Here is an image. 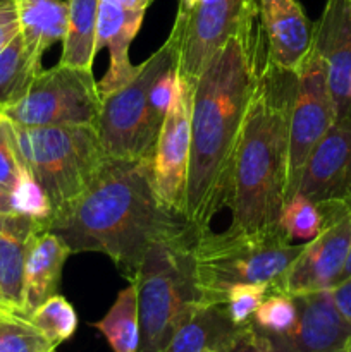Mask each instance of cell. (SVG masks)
Segmentation results:
<instances>
[{
    "label": "cell",
    "mask_w": 351,
    "mask_h": 352,
    "mask_svg": "<svg viewBox=\"0 0 351 352\" xmlns=\"http://www.w3.org/2000/svg\"><path fill=\"white\" fill-rule=\"evenodd\" d=\"M264 60L257 19L234 34L195 81L184 219L198 234L231 203L237 143Z\"/></svg>",
    "instance_id": "1"
},
{
    "label": "cell",
    "mask_w": 351,
    "mask_h": 352,
    "mask_svg": "<svg viewBox=\"0 0 351 352\" xmlns=\"http://www.w3.org/2000/svg\"><path fill=\"white\" fill-rule=\"evenodd\" d=\"M48 230L74 253H103L133 280L155 243L195 230L155 195L151 160H114Z\"/></svg>",
    "instance_id": "2"
},
{
    "label": "cell",
    "mask_w": 351,
    "mask_h": 352,
    "mask_svg": "<svg viewBox=\"0 0 351 352\" xmlns=\"http://www.w3.org/2000/svg\"><path fill=\"white\" fill-rule=\"evenodd\" d=\"M296 74L265 60L258 72L233 170L229 208L233 232H260L279 226L286 203L289 117Z\"/></svg>",
    "instance_id": "3"
},
{
    "label": "cell",
    "mask_w": 351,
    "mask_h": 352,
    "mask_svg": "<svg viewBox=\"0 0 351 352\" xmlns=\"http://www.w3.org/2000/svg\"><path fill=\"white\" fill-rule=\"evenodd\" d=\"M303 246L292 243L279 226L260 232H200L191 246L200 302L224 305L226 292L236 284H268L274 289Z\"/></svg>",
    "instance_id": "4"
},
{
    "label": "cell",
    "mask_w": 351,
    "mask_h": 352,
    "mask_svg": "<svg viewBox=\"0 0 351 352\" xmlns=\"http://www.w3.org/2000/svg\"><path fill=\"white\" fill-rule=\"evenodd\" d=\"M12 127L21 162L47 192L52 220L58 219L88 191L109 162L98 129L17 124Z\"/></svg>",
    "instance_id": "5"
},
{
    "label": "cell",
    "mask_w": 351,
    "mask_h": 352,
    "mask_svg": "<svg viewBox=\"0 0 351 352\" xmlns=\"http://www.w3.org/2000/svg\"><path fill=\"white\" fill-rule=\"evenodd\" d=\"M198 232L155 243L145 254L133 280L140 313L138 352H165L189 309L200 302L193 275L191 246Z\"/></svg>",
    "instance_id": "6"
},
{
    "label": "cell",
    "mask_w": 351,
    "mask_h": 352,
    "mask_svg": "<svg viewBox=\"0 0 351 352\" xmlns=\"http://www.w3.org/2000/svg\"><path fill=\"white\" fill-rule=\"evenodd\" d=\"M174 67L171 48L162 45L127 85L102 96L98 136L107 157L114 160H151L165 116L151 100V88Z\"/></svg>",
    "instance_id": "7"
},
{
    "label": "cell",
    "mask_w": 351,
    "mask_h": 352,
    "mask_svg": "<svg viewBox=\"0 0 351 352\" xmlns=\"http://www.w3.org/2000/svg\"><path fill=\"white\" fill-rule=\"evenodd\" d=\"M257 19V0H179L165 40L176 74L195 82L224 45Z\"/></svg>",
    "instance_id": "8"
},
{
    "label": "cell",
    "mask_w": 351,
    "mask_h": 352,
    "mask_svg": "<svg viewBox=\"0 0 351 352\" xmlns=\"http://www.w3.org/2000/svg\"><path fill=\"white\" fill-rule=\"evenodd\" d=\"M102 95L93 69H43L28 95L3 117L17 126H98Z\"/></svg>",
    "instance_id": "9"
},
{
    "label": "cell",
    "mask_w": 351,
    "mask_h": 352,
    "mask_svg": "<svg viewBox=\"0 0 351 352\" xmlns=\"http://www.w3.org/2000/svg\"><path fill=\"white\" fill-rule=\"evenodd\" d=\"M337 119L327 81L326 62L315 47L296 72V91L289 117V157L286 201L298 192L303 168L317 144Z\"/></svg>",
    "instance_id": "10"
},
{
    "label": "cell",
    "mask_w": 351,
    "mask_h": 352,
    "mask_svg": "<svg viewBox=\"0 0 351 352\" xmlns=\"http://www.w3.org/2000/svg\"><path fill=\"white\" fill-rule=\"evenodd\" d=\"M323 227L303 246L272 291L289 296L332 289L339 282L351 248V206L348 201L319 203Z\"/></svg>",
    "instance_id": "11"
},
{
    "label": "cell",
    "mask_w": 351,
    "mask_h": 352,
    "mask_svg": "<svg viewBox=\"0 0 351 352\" xmlns=\"http://www.w3.org/2000/svg\"><path fill=\"white\" fill-rule=\"evenodd\" d=\"M195 82L176 74L174 95L162 122L153 157L151 179L155 195L164 208L184 217L191 153V110Z\"/></svg>",
    "instance_id": "12"
},
{
    "label": "cell",
    "mask_w": 351,
    "mask_h": 352,
    "mask_svg": "<svg viewBox=\"0 0 351 352\" xmlns=\"http://www.w3.org/2000/svg\"><path fill=\"white\" fill-rule=\"evenodd\" d=\"M298 316L284 333H258L268 352H344L351 339V323L336 306L330 289L292 296Z\"/></svg>",
    "instance_id": "13"
},
{
    "label": "cell",
    "mask_w": 351,
    "mask_h": 352,
    "mask_svg": "<svg viewBox=\"0 0 351 352\" xmlns=\"http://www.w3.org/2000/svg\"><path fill=\"white\" fill-rule=\"evenodd\" d=\"M298 192L315 203L351 198V107L337 117L312 151Z\"/></svg>",
    "instance_id": "14"
},
{
    "label": "cell",
    "mask_w": 351,
    "mask_h": 352,
    "mask_svg": "<svg viewBox=\"0 0 351 352\" xmlns=\"http://www.w3.org/2000/svg\"><path fill=\"white\" fill-rule=\"evenodd\" d=\"M267 60L296 74L313 47V24L298 0H257Z\"/></svg>",
    "instance_id": "15"
},
{
    "label": "cell",
    "mask_w": 351,
    "mask_h": 352,
    "mask_svg": "<svg viewBox=\"0 0 351 352\" xmlns=\"http://www.w3.org/2000/svg\"><path fill=\"white\" fill-rule=\"evenodd\" d=\"M313 47L326 62L337 117L351 107V0H327L313 24Z\"/></svg>",
    "instance_id": "16"
},
{
    "label": "cell",
    "mask_w": 351,
    "mask_h": 352,
    "mask_svg": "<svg viewBox=\"0 0 351 352\" xmlns=\"http://www.w3.org/2000/svg\"><path fill=\"white\" fill-rule=\"evenodd\" d=\"M145 10H133L116 0H100L96 21V52L103 47L110 50V67L98 82L100 95H109L123 88L140 71V65L129 62V47L143 23Z\"/></svg>",
    "instance_id": "17"
},
{
    "label": "cell",
    "mask_w": 351,
    "mask_h": 352,
    "mask_svg": "<svg viewBox=\"0 0 351 352\" xmlns=\"http://www.w3.org/2000/svg\"><path fill=\"white\" fill-rule=\"evenodd\" d=\"M71 256L64 243L52 230L40 229L26 241L24 258V320L57 294L62 268Z\"/></svg>",
    "instance_id": "18"
},
{
    "label": "cell",
    "mask_w": 351,
    "mask_h": 352,
    "mask_svg": "<svg viewBox=\"0 0 351 352\" xmlns=\"http://www.w3.org/2000/svg\"><path fill=\"white\" fill-rule=\"evenodd\" d=\"M236 329L224 305L196 302L178 327L165 352L219 351Z\"/></svg>",
    "instance_id": "19"
},
{
    "label": "cell",
    "mask_w": 351,
    "mask_h": 352,
    "mask_svg": "<svg viewBox=\"0 0 351 352\" xmlns=\"http://www.w3.org/2000/svg\"><path fill=\"white\" fill-rule=\"evenodd\" d=\"M21 36L33 58L41 62L45 52L64 40L69 7L64 0H16Z\"/></svg>",
    "instance_id": "20"
},
{
    "label": "cell",
    "mask_w": 351,
    "mask_h": 352,
    "mask_svg": "<svg viewBox=\"0 0 351 352\" xmlns=\"http://www.w3.org/2000/svg\"><path fill=\"white\" fill-rule=\"evenodd\" d=\"M100 0H67V30L62 40L58 64L93 69L96 48V21Z\"/></svg>",
    "instance_id": "21"
},
{
    "label": "cell",
    "mask_w": 351,
    "mask_h": 352,
    "mask_svg": "<svg viewBox=\"0 0 351 352\" xmlns=\"http://www.w3.org/2000/svg\"><path fill=\"white\" fill-rule=\"evenodd\" d=\"M41 71V62L28 52L21 33L0 50V116L28 95Z\"/></svg>",
    "instance_id": "22"
},
{
    "label": "cell",
    "mask_w": 351,
    "mask_h": 352,
    "mask_svg": "<svg viewBox=\"0 0 351 352\" xmlns=\"http://www.w3.org/2000/svg\"><path fill=\"white\" fill-rule=\"evenodd\" d=\"M105 337L114 352H138L140 349V313L134 282L117 294L116 302L102 320L93 323Z\"/></svg>",
    "instance_id": "23"
},
{
    "label": "cell",
    "mask_w": 351,
    "mask_h": 352,
    "mask_svg": "<svg viewBox=\"0 0 351 352\" xmlns=\"http://www.w3.org/2000/svg\"><path fill=\"white\" fill-rule=\"evenodd\" d=\"M26 241L0 232V299L3 311L19 318H24Z\"/></svg>",
    "instance_id": "24"
},
{
    "label": "cell",
    "mask_w": 351,
    "mask_h": 352,
    "mask_svg": "<svg viewBox=\"0 0 351 352\" xmlns=\"http://www.w3.org/2000/svg\"><path fill=\"white\" fill-rule=\"evenodd\" d=\"M26 320L54 347L71 339L78 329V315L74 308L58 294L48 298Z\"/></svg>",
    "instance_id": "25"
},
{
    "label": "cell",
    "mask_w": 351,
    "mask_h": 352,
    "mask_svg": "<svg viewBox=\"0 0 351 352\" xmlns=\"http://www.w3.org/2000/svg\"><path fill=\"white\" fill-rule=\"evenodd\" d=\"M10 205L16 213L28 217L48 229V223L52 222L50 199L24 164L21 165L19 175L10 188Z\"/></svg>",
    "instance_id": "26"
},
{
    "label": "cell",
    "mask_w": 351,
    "mask_h": 352,
    "mask_svg": "<svg viewBox=\"0 0 351 352\" xmlns=\"http://www.w3.org/2000/svg\"><path fill=\"white\" fill-rule=\"evenodd\" d=\"M279 227L291 239H313L323 227L322 208L301 192H295L282 206Z\"/></svg>",
    "instance_id": "27"
},
{
    "label": "cell",
    "mask_w": 351,
    "mask_h": 352,
    "mask_svg": "<svg viewBox=\"0 0 351 352\" xmlns=\"http://www.w3.org/2000/svg\"><path fill=\"white\" fill-rule=\"evenodd\" d=\"M296 316H298V306L295 298L286 292L272 291L258 306L250 323L258 332L277 336L292 329Z\"/></svg>",
    "instance_id": "28"
},
{
    "label": "cell",
    "mask_w": 351,
    "mask_h": 352,
    "mask_svg": "<svg viewBox=\"0 0 351 352\" xmlns=\"http://www.w3.org/2000/svg\"><path fill=\"white\" fill-rule=\"evenodd\" d=\"M55 349L28 320L6 315L0 318V352H48Z\"/></svg>",
    "instance_id": "29"
},
{
    "label": "cell",
    "mask_w": 351,
    "mask_h": 352,
    "mask_svg": "<svg viewBox=\"0 0 351 352\" xmlns=\"http://www.w3.org/2000/svg\"><path fill=\"white\" fill-rule=\"evenodd\" d=\"M272 292L268 284H236L226 292L224 308L236 327L246 325L265 298Z\"/></svg>",
    "instance_id": "30"
},
{
    "label": "cell",
    "mask_w": 351,
    "mask_h": 352,
    "mask_svg": "<svg viewBox=\"0 0 351 352\" xmlns=\"http://www.w3.org/2000/svg\"><path fill=\"white\" fill-rule=\"evenodd\" d=\"M23 165L16 148L14 127L7 117L0 116V184L10 189Z\"/></svg>",
    "instance_id": "31"
},
{
    "label": "cell",
    "mask_w": 351,
    "mask_h": 352,
    "mask_svg": "<svg viewBox=\"0 0 351 352\" xmlns=\"http://www.w3.org/2000/svg\"><path fill=\"white\" fill-rule=\"evenodd\" d=\"M217 352H268L260 340L251 323L241 325L231 333L229 339L220 346Z\"/></svg>",
    "instance_id": "32"
},
{
    "label": "cell",
    "mask_w": 351,
    "mask_h": 352,
    "mask_svg": "<svg viewBox=\"0 0 351 352\" xmlns=\"http://www.w3.org/2000/svg\"><path fill=\"white\" fill-rule=\"evenodd\" d=\"M21 33L16 0H0V50Z\"/></svg>",
    "instance_id": "33"
},
{
    "label": "cell",
    "mask_w": 351,
    "mask_h": 352,
    "mask_svg": "<svg viewBox=\"0 0 351 352\" xmlns=\"http://www.w3.org/2000/svg\"><path fill=\"white\" fill-rule=\"evenodd\" d=\"M332 291V298L339 311L343 313L344 318L351 323V277L346 278L344 282L337 284L336 287L330 289Z\"/></svg>",
    "instance_id": "34"
},
{
    "label": "cell",
    "mask_w": 351,
    "mask_h": 352,
    "mask_svg": "<svg viewBox=\"0 0 351 352\" xmlns=\"http://www.w3.org/2000/svg\"><path fill=\"white\" fill-rule=\"evenodd\" d=\"M117 3L120 6L127 7V9H133V10H145L147 12L148 7L153 3V0H116Z\"/></svg>",
    "instance_id": "35"
},
{
    "label": "cell",
    "mask_w": 351,
    "mask_h": 352,
    "mask_svg": "<svg viewBox=\"0 0 351 352\" xmlns=\"http://www.w3.org/2000/svg\"><path fill=\"white\" fill-rule=\"evenodd\" d=\"M12 205H10V189L0 184V213H12Z\"/></svg>",
    "instance_id": "36"
},
{
    "label": "cell",
    "mask_w": 351,
    "mask_h": 352,
    "mask_svg": "<svg viewBox=\"0 0 351 352\" xmlns=\"http://www.w3.org/2000/svg\"><path fill=\"white\" fill-rule=\"evenodd\" d=\"M344 201L350 203V206H351V198H350V199H344ZM350 277H351V248H350V254H348L346 265H344L343 274H341L339 282H337V284H341V282H344V280H346V278H350ZM337 284H336V285H337Z\"/></svg>",
    "instance_id": "37"
},
{
    "label": "cell",
    "mask_w": 351,
    "mask_h": 352,
    "mask_svg": "<svg viewBox=\"0 0 351 352\" xmlns=\"http://www.w3.org/2000/svg\"><path fill=\"white\" fill-rule=\"evenodd\" d=\"M344 352H351V339H350V342H348V347H346V351Z\"/></svg>",
    "instance_id": "38"
},
{
    "label": "cell",
    "mask_w": 351,
    "mask_h": 352,
    "mask_svg": "<svg viewBox=\"0 0 351 352\" xmlns=\"http://www.w3.org/2000/svg\"><path fill=\"white\" fill-rule=\"evenodd\" d=\"M0 309H2V311H3V308H2V299H0ZM3 313H6V311H3ZM6 315H7V313H6Z\"/></svg>",
    "instance_id": "39"
},
{
    "label": "cell",
    "mask_w": 351,
    "mask_h": 352,
    "mask_svg": "<svg viewBox=\"0 0 351 352\" xmlns=\"http://www.w3.org/2000/svg\"><path fill=\"white\" fill-rule=\"evenodd\" d=\"M203 352H217L215 349H206V351H203Z\"/></svg>",
    "instance_id": "40"
},
{
    "label": "cell",
    "mask_w": 351,
    "mask_h": 352,
    "mask_svg": "<svg viewBox=\"0 0 351 352\" xmlns=\"http://www.w3.org/2000/svg\"><path fill=\"white\" fill-rule=\"evenodd\" d=\"M350 93H351V78H350Z\"/></svg>",
    "instance_id": "41"
},
{
    "label": "cell",
    "mask_w": 351,
    "mask_h": 352,
    "mask_svg": "<svg viewBox=\"0 0 351 352\" xmlns=\"http://www.w3.org/2000/svg\"><path fill=\"white\" fill-rule=\"evenodd\" d=\"M0 315H6V313H3V311H2V309H0Z\"/></svg>",
    "instance_id": "42"
},
{
    "label": "cell",
    "mask_w": 351,
    "mask_h": 352,
    "mask_svg": "<svg viewBox=\"0 0 351 352\" xmlns=\"http://www.w3.org/2000/svg\"><path fill=\"white\" fill-rule=\"evenodd\" d=\"M48 352H57V351H55V349H50Z\"/></svg>",
    "instance_id": "43"
},
{
    "label": "cell",
    "mask_w": 351,
    "mask_h": 352,
    "mask_svg": "<svg viewBox=\"0 0 351 352\" xmlns=\"http://www.w3.org/2000/svg\"><path fill=\"white\" fill-rule=\"evenodd\" d=\"M2 316H6V315H0V318H2Z\"/></svg>",
    "instance_id": "44"
}]
</instances>
